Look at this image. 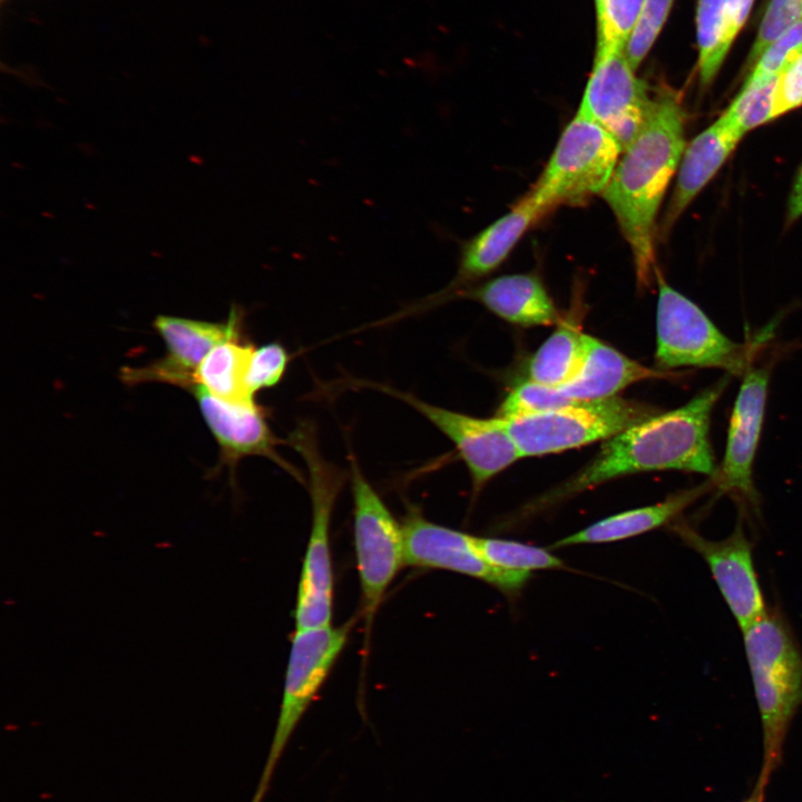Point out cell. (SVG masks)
<instances>
[{
  "label": "cell",
  "mask_w": 802,
  "mask_h": 802,
  "mask_svg": "<svg viewBox=\"0 0 802 802\" xmlns=\"http://www.w3.org/2000/svg\"><path fill=\"white\" fill-rule=\"evenodd\" d=\"M728 374L706 387L684 405L655 412L606 440L596 457L566 482L528 502L501 529L550 508L579 492L627 475L658 470L718 473L710 441L713 409L725 391Z\"/></svg>",
  "instance_id": "obj_1"
},
{
  "label": "cell",
  "mask_w": 802,
  "mask_h": 802,
  "mask_svg": "<svg viewBox=\"0 0 802 802\" xmlns=\"http://www.w3.org/2000/svg\"><path fill=\"white\" fill-rule=\"evenodd\" d=\"M685 121L676 94L664 90L653 96L642 129L623 150L600 194L629 245L642 286L649 283L655 270L656 217L686 147Z\"/></svg>",
  "instance_id": "obj_2"
},
{
  "label": "cell",
  "mask_w": 802,
  "mask_h": 802,
  "mask_svg": "<svg viewBox=\"0 0 802 802\" xmlns=\"http://www.w3.org/2000/svg\"><path fill=\"white\" fill-rule=\"evenodd\" d=\"M742 633L763 728V764L755 789L764 792L802 703V656L774 614L766 613Z\"/></svg>",
  "instance_id": "obj_3"
},
{
  "label": "cell",
  "mask_w": 802,
  "mask_h": 802,
  "mask_svg": "<svg viewBox=\"0 0 802 802\" xmlns=\"http://www.w3.org/2000/svg\"><path fill=\"white\" fill-rule=\"evenodd\" d=\"M290 444L305 462L312 503L311 532L301 570L295 630L331 625L333 608V570L330 550V525L344 475L320 452L311 426L302 423L290 434Z\"/></svg>",
  "instance_id": "obj_4"
},
{
  "label": "cell",
  "mask_w": 802,
  "mask_h": 802,
  "mask_svg": "<svg viewBox=\"0 0 802 802\" xmlns=\"http://www.w3.org/2000/svg\"><path fill=\"white\" fill-rule=\"evenodd\" d=\"M622 153L608 130L577 111L528 194L546 214L559 205L581 204L603 193Z\"/></svg>",
  "instance_id": "obj_5"
},
{
  "label": "cell",
  "mask_w": 802,
  "mask_h": 802,
  "mask_svg": "<svg viewBox=\"0 0 802 802\" xmlns=\"http://www.w3.org/2000/svg\"><path fill=\"white\" fill-rule=\"evenodd\" d=\"M656 277V368H712L743 375L752 366L753 348L727 338L696 303L667 284L658 272Z\"/></svg>",
  "instance_id": "obj_6"
},
{
  "label": "cell",
  "mask_w": 802,
  "mask_h": 802,
  "mask_svg": "<svg viewBox=\"0 0 802 802\" xmlns=\"http://www.w3.org/2000/svg\"><path fill=\"white\" fill-rule=\"evenodd\" d=\"M651 405L613 397L539 414L505 419L521 458L557 453L608 440L654 414Z\"/></svg>",
  "instance_id": "obj_7"
},
{
  "label": "cell",
  "mask_w": 802,
  "mask_h": 802,
  "mask_svg": "<svg viewBox=\"0 0 802 802\" xmlns=\"http://www.w3.org/2000/svg\"><path fill=\"white\" fill-rule=\"evenodd\" d=\"M351 624L295 630L276 727L253 802H262L292 734L344 648Z\"/></svg>",
  "instance_id": "obj_8"
},
{
  "label": "cell",
  "mask_w": 802,
  "mask_h": 802,
  "mask_svg": "<svg viewBox=\"0 0 802 802\" xmlns=\"http://www.w3.org/2000/svg\"><path fill=\"white\" fill-rule=\"evenodd\" d=\"M354 546L366 633L390 584L404 566L402 526L350 457Z\"/></svg>",
  "instance_id": "obj_9"
},
{
  "label": "cell",
  "mask_w": 802,
  "mask_h": 802,
  "mask_svg": "<svg viewBox=\"0 0 802 802\" xmlns=\"http://www.w3.org/2000/svg\"><path fill=\"white\" fill-rule=\"evenodd\" d=\"M404 565L443 569L475 577L507 596H517L531 574L489 565L475 546V536L431 522L409 510L401 524Z\"/></svg>",
  "instance_id": "obj_10"
},
{
  "label": "cell",
  "mask_w": 802,
  "mask_h": 802,
  "mask_svg": "<svg viewBox=\"0 0 802 802\" xmlns=\"http://www.w3.org/2000/svg\"><path fill=\"white\" fill-rule=\"evenodd\" d=\"M379 389L411 405L452 441L470 472L475 495L521 458L505 419L500 417L476 418L388 387Z\"/></svg>",
  "instance_id": "obj_11"
},
{
  "label": "cell",
  "mask_w": 802,
  "mask_h": 802,
  "mask_svg": "<svg viewBox=\"0 0 802 802\" xmlns=\"http://www.w3.org/2000/svg\"><path fill=\"white\" fill-rule=\"evenodd\" d=\"M652 102L647 85L636 77L623 50L594 60L577 111L602 125L624 150L642 129Z\"/></svg>",
  "instance_id": "obj_12"
},
{
  "label": "cell",
  "mask_w": 802,
  "mask_h": 802,
  "mask_svg": "<svg viewBox=\"0 0 802 802\" xmlns=\"http://www.w3.org/2000/svg\"><path fill=\"white\" fill-rule=\"evenodd\" d=\"M241 312L235 309L226 322H206L179 316L158 315L154 329L167 346V355L150 365L125 369L124 381H157L185 389L194 385V372L204 358L218 344L239 338Z\"/></svg>",
  "instance_id": "obj_13"
},
{
  "label": "cell",
  "mask_w": 802,
  "mask_h": 802,
  "mask_svg": "<svg viewBox=\"0 0 802 802\" xmlns=\"http://www.w3.org/2000/svg\"><path fill=\"white\" fill-rule=\"evenodd\" d=\"M675 530L706 561L742 632L767 613L753 565L751 545L741 524L727 538L718 541L703 538L686 525H678Z\"/></svg>",
  "instance_id": "obj_14"
},
{
  "label": "cell",
  "mask_w": 802,
  "mask_h": 802,
  "mask_svg": "<svg viewBox=\"0 0 802 802\" xmlns=\"http://www.w3.org/2000/svg\"><path fill=\"white\" fill-rule=\"evenodd\" d=\"M742 376L730 418L724 458L714 480L722 490L754 500L752 468L764 420L770 370L751 366Z\"/></svg>",
  "instance_id": "obj_15"
},
{
  "label": "cell",
  "mask_w": 802,
  "mask_h": 802,
  "mask_svg": "<svg viewBox=\"0 0 802 802\" xmlns=\"http://www.w3.org/2000/svg\"><path fill=\"white\" fill-rule=\"evenodd\" d=\"M194 393L202 415L221 448L224 463L235 464L247 456H263L288 470L293 469L276 452L264 411L254 401H229L213 395L196 384Z\"/></svg>",
  "instance_id": "obj_16"
},
{
  "label": "cell",
  "mask_w": 802,
  "mask_h": 802,
  "mask_svg": "<svg viewBox=\"0 0 802 802\" xmlns=\"http://www.w3.org/2000/svg\"><path fill=\"white\" fill-rule=\"evenodd\" d=\"M742 138L743 135L721 115L686 145L663 219L665 232L716 175Z\"/></svg>",
  "instance_id": "obj_17"
},
{
  "label": "cell",
  "mask_w": 802,
  "mask_h": 802,
  "mask_svg": "<svg viewBox=\"0 0 802 802\" xmlns=\"http://www.w3.org/2000/svg\"><path fill=\"white\" fill-rule=\"evenodd\" d=\"M584 341L585 356L579 371L565 385L558 387L571 400L613 398L636 382L676 376L672 371L647 368L588 334Z\"/></svg>",
  "instance_id": "obj_18"
},
{
  "label": "cell",
  "mask_w": 802,
  "mask_h": 802,
  "mask_svg": "<svg viewBox=\"0 0 802 802\" xmlns=\"http://www.w3.org/2000/svg\"><path fill=\"white\" fill-rule=\"evenodd\" d=\"M454 294L478 301L497 316L516 325H552L561 321L554 301L534 274L503 275Z\"/></svg>",
  "instance_id": "obj_19"
},
{
  "label": "cell",
  "mask_w": 802,
  "mask_h": 802,
  "mask_svg": "<svg viewBox=\"0 0 802 802\" xmlns=\"http://www.w3.org/2000/svg\"><path fill=\"white\" fill-rule=\"evenodd\" d=\"M545 214L529 194L524 196L510 212L464 243L457 275L448 290L496 270L524 233Z\"/></svg>",
  "instance_id": "obj_20"
},
{
  "label": "cell",
  "mask_w": 802,
  "mask_h": 802,
  "mask_svg": "<svg viewBox=\"0 0 802 802\" xmlns=\"http://www.w3.org/2000/svg\"><path fill=\"white\" fill-rule=\"evenodd\" d=\"M715 480L701 483L691 489L672 493L655 505L626 510L569 535L550 546L560 548L581 544H603L628 539L669 524L688 506L711 490Z\"/></svg>",
  "instance_id": "obj_21"
},
{
  "label": "cell",
  "mask_w": 802,
  "mask_h": 802,
  "mask_svg": "<svg viewBox=\"0 0 802 802\" xmlns=\"http://www.w3.org/2000/svg\"><path fill=\"white\" fill-rule=\"evenodd\" d=\"M754 0H698L696 38L698 74L703 87L718 72L734 39L744 26Z\"/></svg>",
  "instance_id": "obj_22"
},
{
  "label": "cell",
  "mask_w": 802,
  "mask_h": 802,
  "mask_svg": "<svg viewBox=\"0 0 802 802\" xmlns=\"http://www.w3.org/2000/svg\"><path fill=\"white\" fill-rule=\"evenodd\" d=\"M254 346L239 338L215 346L194 372V385L229 401H253L245 379ZM193 385V387H194Z\"/></svg>",
  "instance_id": "obj_23"
},
{
  "label": "cell",
  "mask_w": 802,
  "mask_h": 802,
  "mask_svg": "<svg viewBox=\"0 0 802 802\" xmlns=\"http://www.w3.org/2000/svg\"><path fill=\"white\" fill-rule=\"evenodd\" d=\"M585 333L570 321L558 327L540 345L528 363V380L563 387L579 371L585 356Z\"/></svg>",
  "instance_id": "obj_24"
},
{
  "label": "cell",
  "mask_w": 802,
  "mask_h": 802,
  "mask_svg": "<svg viewBox=\"0 0 802 802\" xmlns=\"http://www.w3.org/2000/svg\"><path fill=\"white\" fill-rule=\"evenodd\" d=\"M475 546L482 558L495 567L528 573L567 569L565 563L547 549L528 544L475 536Z\"/></svg>",
  "instance_id": "obj_25"
},
{
  "label": "cell",
  "mask_w": 802,
  "mask_h": 802,
  "mask_svg": "<svg viewBox=\"0 0 802 802\" xmlns=\"http://www.w3.org/2000/svg\"><path fill=\"white\" fill-rule=\"evenodd\" d=\"M645 0H603L596 4L597 43L595 59L623 51L638 21Z\"/></svg>",
  "instance_id": "obj_26"
},
{
  "label": "cell",
  "mask_w": 802,
  "mask_h": 802,
  "mask_svg": "<svg viewBox=\"0 0 802 802\" xmlns=\"http://www.w3.org/2000/svg\"><path fill=\"white\" fill-rule=\"evenodd\" d=\"M579 401L569 399L560 388L527 380L516 385L498 408L497 417L510 419L554 411Z\"/></svg>",
  "instance_id": "obj_27"
},
{
  "label": "cell",
  "mask_w": 802,
  "mask_h": 802,
  "mask_svg": "<svg viewBox=\"0 0 802 802\" xmlns=\"http://www.w3.org/2000/svg\"><path fill=\"white\" fill-rule=\"evenodd\" d=\"M802 53V20L780 35L752 67L743 87L765 85Z\"/></svg>",
  "instance_id": "obj_28"
},
{
  "label": "cell",
  "mask_w": 802,
  "mask_h": 802,
  "mask_svg": "<svg viewBox=\"0 0 802 802\" xmlns=\"http://www.w3.org/2000/svg\"><path fill=\"white\" fill-rule=\"evenodd\" d=\"M774 82L775 79L762 86L742 87L722 114L743 136L753 128L773 120Z\"/></svg>",
  "instance_id": "obj_29"
},
{
  "label": "cell",
  "mask_w": 802,
  "mask_h": 802,
  "mask_svg": "<svg viewBox=\"0 0 802 802\" xmlns=\"http://www.w3.org/2000/svg\"><path fill=\"white\" fill-rule=\"evenodd\" d=\"M674 0H645L638 21L628 39L625 55L636 70L658 37Z\"/></svg>",
  "instance_id": "obj_30"
},
{
  "label": "cell",
  "mask_w": 802,
  "mask_h": 802,
  "mask_svg": "<svg viewBox=\"0 0 802 802\" xmlns=\"http://www.w3.org/2000/svg\"><path fill=\"white\" fill-rule=\"evenodd\" d=\"M287 363L286 350L276 342L254 348L245 379L247 393L253 398L257 391L276 385L282 380Z\"/></svg>",
  "instance_id": "obj_31"
},
{
  "label": "cell",
  "mask_w": 802,
  "mask_h": 802,
  "mask_svg": "<svg viewBox=\"0 0 802 802\" xmlns=\"http://www.w3.org/2000/svg\"><path fill=\"white\" fill-rule=\"evenodd\" d=\"M801 20L802 0H770L749 53L747 65L753 67L771 42Z\"/></svg>",
  "instance_id": "obj_32"
},
{
  "label": "cell",
  "mask_w": 802,
  "mask_h": 802,
  "mask_svg": "<svg viewBox=\"0 0 802 802\" xmlns=\"http://www.w3.org/2000/svg\"><path fill=\"white\" fill-rule=\"evenodd\" d=\"M802 106V53L775 78L773 119Z\"/></svg>",
  "instance_id": "obj_33"
},
{
  "label": "cell",
  "mask_w": 802,
  "mask_h": 802,
  "mask_svg": "<svg viewBox=\"0 0 802 802\" xmlns=\"http://www.w3.org/2000/svg\"><path fill=\"white\" fill-rule=\"evenodd\" d=\"M802 216V165L799 168L790 193L786 209V224L794 223Z\"/></svg>",
  "instance_id": "obj_34"
},
{
  "label": "cell",
  "mask_w": 802,
  "mask_h": 802,
  "mask_svg": "<svg viewBox=\"0 0 802 802\" xmlns=\"http://www.w3.org/2000/svg\"><path fill=\"white\" fill-rule=\"evenodd\" d=\"M763 795H764V792L759 791V790L755 789V791L753 792V794H752L747 800H745V801H743V802H763Z\"/></svg>",
  "instance_id": "obj_35"
},
{
  "label": "cell",
  "mask_w": 802,
  "mask_h": 802,
  "mask_svg": "<svg viewBox=\"0 0 802 802\" xmlns=\"http://www.w3.org/2000/svg\"><path fill=\"white\" fill-rule=\"evenodd\" d=\"M602 1H603V0H595L596 4H598V3L602 2Z\"/></svg>",
  "instance_id": "obj_36"
},
{
  "label": "cell",
  "mask_w": 802,
  "mask_h": 802,
  "mask_svg": "<svg viewBox=\"0 0 802 802\" xmlns=\"http://www.w3.org/2000/svg\"><path fill=\"white\" fill-rule=\"evenodd\" d=\"M0 1H1V4H3V3H4L6 1H8V0H0Z\"/></svg>",
  "instance_id": "obj_37"
}]
</instances>
